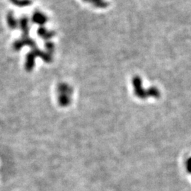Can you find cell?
<instances>
[{"label": "cell", "instance_id": "obj_1", "mask_svg": "<svg viewBox=\"0 0 191 191\" xmlns=\"http://www.w3.org/2000/svg\"><path fill=\"white\" fill-rule=\"evenodd\" d=\"M134 86H135V94L140 99H146L147 97V91H144L142 87V81L140 77H135L134 79Z\"/></svg>", "mask_w": 191, "mask_h": 191}, {"label": "cell", "instance_id": "obj_2", "mask_svg": "<svg viewBox=\"0 0 191 191\" xmlns=\"http://www.w3.org/2000/svg\"><path fill=\"white\" fill-rule=\"evenodd\" d=\"M147 96L154 97L156 98V99H158L160 96L159 91L158 90V89H156V87L149 88V89L147 90Z\"/></svg>", "mask_w": 191, "mask_h": 191}, {"label": "cell", "instance_id": "obj_3", "mask_svg": "<svg viewBox=\"0 0 191 191\" xmlns=\"http://www.w3.org/2000/svg\"><path fill=\"white\" fill-rule=\"evenodd\" d=\"M186 169L189 173H191V157L187 160L186 161Z\"/></svg>", "mask_w": 191, "mask_h": 191}]
</instances>
